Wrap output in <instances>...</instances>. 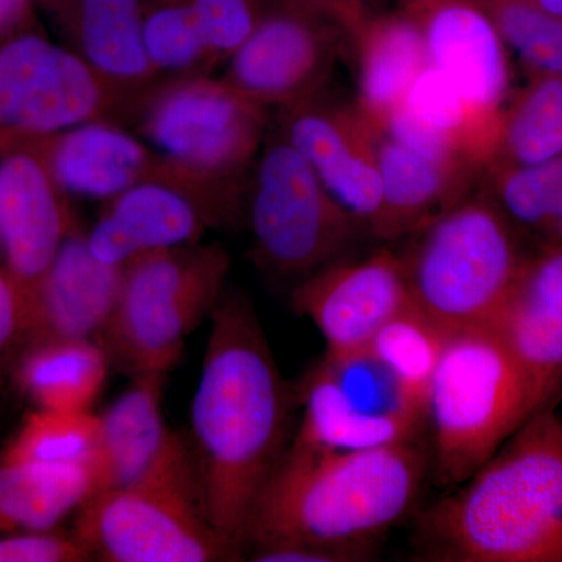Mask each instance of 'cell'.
Wrapping results in <instances>:
<instances>
[{
    "mask_svg": "<svg viewBox=\"0 0 562 562\" xmlns=\"http://www.w3.org/2000/svg\"><path fill=\"white\" fill-rule=\"evenodd\" d=\"M29 0H0V32L7 31L21 20Z\"/></svg>",
    "mask_w": 562,
    "mask_h": 562,
    "instance_id": "39",
    "label": "cell"
},
{
    "mask_svg": "<svg viewBox=\"0 0 562 562\" xmlns=\"http://www.w3.org/2000/svg\"><path fill=\"white\" fill-rule=\"evenodd\" d=\"M480 190L532 250L562 244V155L531 166H490Z\"/></svg>",
    "mask_w": 562,
    "mask_h": 562,
    "instance_id": "28",
    "label": "cell"
},
{
    "mask_svg": "<svg viewBox=\"0 0 562 562\" xmlns=\"http://www.w3.org/2000/svg\"><path fill=\"white\" fill-rule=\"evenodd\" d=\"M209 227V211L191 191L154 177L106 201L87 241L99 260L125 268L151 251L198 244Z\"/></svg>",
    "mask_w": 562,
    "mask_h": 562,
    "instance_id": "18",
    "label": "cell"
},
{
    "mask_svg": "<svg viewBox=\"0 0 562 562\" xmlns=\"http://www.w3.org/2000/svg\"><path fill=\"white\" fill-rule=\"evenodd\" d=\"M98 439V414L35 408L22 420L0 462L91 468Z\"/></svg>",
    "mask_w": 562,
    "mask_h": 562,
    "instance_id": "31",
    "label": "cell"
},
{
    "mask_svg": "<svg viewBox=\"0 0 562 562\" xmlns=\"http://www.w3.org/2000/svg\"><path fill=\"white\" fill-rule=\"evenodd\" d=\"M302 424L290 447L358 452L416 442L424 409L368 349L325 351L299 384Z\"/></svg>",
    "mask_w": 562,
    "mask_h": 562,
    "instance_id": "10",
    "label": "cell"
},
{
    "mask_svg": "<svg viewBox=\"0 0 562 562\" xmlns=\"http://www.w3.org/2000/svg\"><path fill=\"white\" fill-rule=\"evenodd\" d=\"M382 203L371 235L382 241L409 238L425 224L468 198L480 181L443 168L439 162L375 128Z\"/></svg>",
    "mask_w": 562,
    "mask_h": 562,
    "instance_id": "23",
    "label": "cell"
},
{
    "mask_svg": "<svg viewBox=\"0 0 562 562\" xmlns=\"http://www.w3.org/2000/svg\"><path fill=\"white\" fill-rule=\"evenodd\" d=\"M344 49L338 22L277 0L228 60L225 80L266 110L288 109L325 90Z\"/></svg>",
    "mask_w": 562,
    "mask_h": 562,
    "instance_id": "12",
    "label": "cell"
},
{
    "mask_svg": "<svg viewBox=\"0 0 562 562\" xmlns=\"http://www.w3.org/2000/svg\"><path fill=\"white\" fill-rule=\"evenodd\" d=\"M209 65L231 60L250 38L266 10L260 0H188Z\"/></svg>",
    "mask_w": 562,
    "mask_h": 562,
    "instance_id": "34",
    "label": "cell"
},
{
    "mask_svg": "<svg viewBox=\"0 0 562 562\" xmlns=\"http://www.w3.org/2000/svg\"><path fill=\"white\" fill-rule=\"evenodd\" d=\"M535 413L527 376L497 333L450 331L425 403L439 483L465 482Z\"/></svg>",
    "mask_w": 562,
    "mask_h": 562,
    "instance_id": "5",
    "label": "cell"
},
{
    "mask_svg": "<svg viewBox=\"0 0 562 562\" xmlns=\"http://www.w3.org/2000/svg\"><path fill=\"white\" fill-rule=\"evenodd\" d=\"M61 192L40 154L11 150L0 161L2 257L29 294L70 235Z\"/></svg>",
    "mask_w": 562,
    "mask_h": 562,
    "instance_id": "19",
    "label": "cell"
},
{
    "mask_svg": "<svg viewBox=\"0 0 562 562\" xmlns=\"http://www.w3.org/2000/svg\"><path fill=\"white\" fill-rule=\"evenodd\" d=\"M449 331L413 303L380 328L368 350L424 409Z\"/></svg>",
    "mask_w": 562,
    "mask_h": 562,
    "instance_id": "30",
    "label": "cell"
},
{
    "mask_svg": "<svg viewBox=\"0 0 562 562\" xmlns=\"http://www.w3.org/2000/svg\"><path fill=\"white\" fill-rule=\"evenodd\" d=\"M165 379L162 373L135 376L132 386L99 416L92 495L135 483L171 446L177 435L162 416Z\"/></svg>",
    "mask_w": 562,
    "mask_h": 562,
    "instance_id": "24",
    "label": "cell"
},
{
    "mask_svg": "<svg viewBox=\"0 0 562 562\" xmlns=\"http://www.w3.org/2000/svg\"><path fill=\"white\" fill-rule=\"evenodd\" d=\"M346 50L357 70L353 103L373 128H383L428 68L419 27L402 9L371 13L346 33Z\"/></svg>",
    "mask_w": 562,
    "mask_h": 562,
    "instance_id": "22",
    "label": "cell"
},
{
    "mask_svg": "<svg viewBox=\"0 0 562 562\" xmlns=\"http://www.w3.org/2000/svg\"><path fill=\"white\" fill-rule=\"evenodd\" d=\"M283 2L338 22L346 33L357 27L368 14L372 13L371 0H283Z\"/></svg>",
    "mask_w": 562,
    "mask_h": 562,
    "instance_id": "38",
    "label": "cell"
},
{
    "mask_svg": "<svg viewBox=\"0 0 562 562\" xmlns=\"http://www.w3.org/2000/svg\"><path fill=\"white\" fill-rule=\"evenodd\" d=\"M70 49L121 98L157 77L143 44V0H55Z\"/></svg>",
    "mask_w": 562,
    "mask_h": 562,
    "instance_id": "25",
    "label": "cell"
},
{
    "mask_svg": "<svg viewBox=\"0 0 562 562\" xmlns=\"http://www.w3.org/2000/svg\"><path fill=\"white\" fill-rule=\"evenodd\" d=\"M122 98L77 52L40 35L0 46V128L49 138L99 121Z\"/></svg>",
    "mask_w": 562,
    "mask_h": 562,
    "instance_id": "11",
    "label": "cell"
},
{
    "mask_svg": "<svg viewBox=\"0 0 562 562\" xmlns=\"http://www.w3.org/2000/svg\"><path fill=\"white\" fill-rule=\"evenodd\" d=\"M72 532L91 560L216 562L244 557L206 519L194 457L179 435L135 483L91 495L80 506Z\"/></svg>",
    "mask_w": 562,
    "mask_h": 562,
    "instance_id": "6",
    "label": "cell"
},
{
    "mask_svg": "<svg viewBox=\"0 0 562 562\" xmlns=\"http://www.w3.org/2000/svg\"><path fill=\"white\" fill-rule=\"evenodd\" d=\"M41 158L63 192L110 201L133 184L154 179L162 158L146 144L102 120L49 136Z\"/></svg>",
    "mask_w": 562,
    "mask_h": 562,
    "instance_id": "21",
    "label": "cell"
},
{
    "mask_svg": "<svg viewBox=\"0 0 562 562\" xmlns=\"http://www.w3.org/2000/svg\"><path fill=\"white\" fill-rule=\"evenodd\" d=\"M412 303L401 254L390 249L331 262L292 292L295 312L312 319L333 355L368 349L380 328Z\"/></svg>",
    "mask_w": 562,
    "mask_h": 562,
    "instance_id": "13",
    "label": "cell"
},
{
    "mask_svg": "<svg viewBox=\"0 0 562 562\" xmlns=\"http://www.w3.org/2000/svg\"><path fill=\"white\" fill-rule=\"evenodd\" d=\"M143 44L155 74H184L209 65L188 0H169L144 11Z\"/></svg>",
    "mask_w": 562,
    "mask_h": 562,
    "instance_id": "33",
    "label": "cell"
},
{
    "mask_svg": "<svg viewBox=\"0 0 562 562\" xmlns=\"http://www.w3.org/2000/svg\"><path fill=\"white\" fill-rule=\"evenodd\" d=\"M231 257L220 246L176 247L128 262L120 302L101 333L110 361L133 379L166 375L188 336L224 295Z\"/></svg>",
    "mask_w": 562,
    "mask_h": 562,
    "instance_id": "7",
    "label": "cell"
},
{
    "mask_svg": "<svg viewBox=\"0 0 562 562\" xmlns=\"http://www.w3.org/2000/svg\"><path fill=\"white\" fill-rule=\"evenodd\" d=\"M538 3L543 10L550 11V13L561 14L562 16V0H532Z\"/></svg>",
    "mask_w": 562,
    "mask_h": 562,
    "instance_id": "40",
    "label": "cell"
},
{
    "mask_svg": "<svg viewBox=\"0 0 562 562\" xmlns=\"http://www.w3.org/2000/svg\"><path fill=\"white\" fill-rule=\"evenodd\" d=\"M401 9L419 27L430 68L472 101L503 109L509 52L480 0H402Z\"/></svg>",
    "mask_w": 562,
    "mask_h": 562,
    "instance_id": "17",
    "label": "cell"
},
{
    "mask_svg": "<svg viewBox=\"0 0 562 562\" xmlns=\"http://www.w3.org/2000/svg\"><path fill=\"white\" fill-rule=\"evenodd\" d=\"M110 358L92 339L44 341L22 351L14 379L36 408L91 412L109 376Z\"/></svg>",
    "mask_w": 562,
    "mask_h": 562,
    "instance_id": "26",
    "label": "cell"
},
{
    "mask_svg": "<svg viewBox=\"0 0 562 562\" xmlns=\"http://www.w3.org/2000/svg\"><path fill=\"white\" fill-rule=\"evenodd\" d=\"M502 110L472 101L428 66L380 131L443 168L480 181L494 154Z\"/></svg>",
    "mask_w": 562,
    "mask_h": 562,
    "instance_id": "15",
    "label": "cell"
},
{
    "mask_svg": "<svg viewBox=\"0 0 562 562\" xmlns=\"http://www.w3.org/2000/svg\"><path fill=\"white\" fill-rule=\"evenodd\" d=\"M250 561L255 562H357L373 557L372 549H338L306 542H268L250 547Z\"/></svg>",
    "mask_w": 562,
    "mask_h": 562,
    "instance_id": "37",
    "label": "cell"
},
{
    "mask_svg": "<svg viewBox=\"0 0 562 562\" xmlns=\"http://www.w3.org/2000/svg\"><path fill=\"white\" fill-rule=\"evenodd\" d=\"M91 554L74 532L21 531L0 538V562H81Z\"/></svg>",
    "mask_w": 562,
    "mask_h": 562,
    "instance_id": "35",
    "label": "cell"
},
{
    "mask_svg": "<svg viewBox=\"0 0 562 562\" xmlns=\"http://www.w3.org/2000/svg\"><path fill=\"white\" fill-rule=\"evenodd\" d=\"M210 317L191 405L192 457L206 519L244 553L255 503L290 447L297 394L281 376L247 295H222Z\"/></svg>",
    "mask_w": 562,
    "mask_h": 562,
    "instance_id": "1",
    "label": "cell"
},
{
    "mask_svg": "<svg viewBox=\"0 0 562 562\" xmlns=\"http://www.w3.org/2000/svg\"><path fill=\"white\" fill-rule=\"evenodd\" d=\"M124 268L92 254L87 236L70 235L31 292V341L99 338L120 302Z\"/></svg>",
    "mask_w": 562,
    "mask_h": 562,
    "instance_id": "20",
    "label": "cell"
},
{
    "mask_svg": "<svg viewBox=\"0 0 562 562\" xmlns=\"http://www.w3.org/2000/svg\"><path fill=\"white\" fill-rule=\"evenodd\" d=\"M422 560L562 562V414H532L453 494L417 517Z\"/></svg>",
    "mask_w": 562,
    "mask_h": 562,
    "instance_id": "2",
    "label": "cell"
},
{
    "mask_svg": "<svg viewBox=\"0 0 562 562\" xmlns=\"http://www.w3.org/2000/svg\"><path fill=\"white\" fill-rule=\"evenodd\" d=\"M561 155L562 77L530 76L503 105L490 166L539 165Z\"/></svg>",
    "mask_w": 562,
    "mask_h": 562,
    "instance_id": "29",
    "label": "cell"
},
{
    "mask_svg": "<svg viewBox=\"0 0 562 562\" xmlns=\"http://www.w3.org/2000/svg\"><path fill=\"white\" fill-rule=\"evenodd\" d=\"M425 472L416 442L358 452L288 447L255 503L244 550L268 542L372 549L412 512Z\"/></svg>",
    "mask_w": 562,
    "mask_h": 562,
    "instance_id": "3",
    "label": "cell"
},
{
    "mask_svg": "<svg viewBox=\"0 0 562 562\" xmlns=\"http://www.w3.org/2000/svg\"><path fill=\"white\" fill-rule=\"evenodd\" d=\"M243 217L262 268L299 281L349 257L369 233L279 131L261 147L247 181Z\"/></svg>",
    "mask_w": 562,
    "mask_h": 562,
    "instance_id": "9",
    "label": "cell"
},
{
    "mask_svg": "<svg viewBox=\"0 0 562 562\" xmlns=\"http://www.w3.org/2000/svg\"><path fill=\"white\" fill-rule=\"evenodd\" d=\"M268 110L227 80L187 77L147 103L143 133L177 177L243 217L247 169L260 154Z\"/></svg>",
    "mask_w": 562,
    "mask_h": 562,
    "instance_id": "8",
    "label": "cell"
},
{
    "mask_svg": "<svg viewBox=\"0 0 562 562\" xmlns=\"http://www.w3.org/2000/svg\"><path fill=\"white\" fill-rule=\"evenodd\" d=\"M279 132L312 166L333 198L372 232L382 180L375 128L353 102L321 94L280 110Z\"/></svg>",
    "mask_w": 562,
    "mask_h": 562,
    "instance_id": "14",
    "label": "cell"
},
{
    "mask_svg": "<svg viewBox=\"0 0 562 562\" xmlns=\"http://www.w3.org/2000/svg\"><path fill=\"white\" fill-rule=\"evenodd\" d=\"M409 238L401 257L413 305L449 333L490 327L530 255L480 188Z\"/></svg>",
    "mask_w": 562,
    "mask_h": 562,
    "instance_id": "4",
    "label": "cell"
},
{
    "mask_svg": "<svg viewBox=\"0 0 562 562\" xmlns=\"http://www.w3.org/2000/svg\"><path fill=\"white\" fill-rule=\"evenodd\" d=\"M525 74L562 77V16L532 0H480Z\"/></svg>",
    "mask_w": 562,
    "mask_h": 562,
    "instance_id": "32",
    "label": "cell"
},
{
    "mask_svg": "<svg viewBox=\"0 0 562 562\" xmlns=\"http://www.w3.org/2000/svg\"><path fill=\"white\" fill-rule=\"evenodd\" d=\"M0 255H2V241H0Z\"/></svg>",
    "mask_w": 562,
    "mask_h": 562,
    "instance_id": "41",
    "label": "cell"
},
{
    "mask_svg": "<svg viewBox=\"0 0 562 562\" xmlns=\"http://www.w3.org/2000/svg\"><path fill=\"white\" fill-rule=\"evenodd\" d=\"M31 341V294L0 269V372L18 361Z\"/></svg>",
    "mask_w": 562,
    "mask_h": 562,
    "instance_id": "36",
    "label": "cell"
},
{
    "mask_svg": "<svg viewBox=\"0 0 562 562\" xmlns=\"http://www.w3.org/2000/svg\"><path fill=\"white\" fill-rule=\"evenodd\" d=\"M490 327L530 384L536 412L562 394V244L530 251Z\"/></svg>",
    "mask_w": 562,
    "mask_h": 562,
    "instance_id": "16",
    "label": "cell"
},
{
    "mask_svg": "<svg viewBox=\"0 0 562 562\" xmlns=\"http://www.w3.org/2000/svg\"><path fill=\"white\" fill-rule=\"evenodd\" d=\"M92 492L90 465L0 462V535L52 530Z\"/></svg>",
    "mask_w": 562,
    "mask_h": 562,
    "instance_id": "27",
    "label": "cell"
}]
</instances>
